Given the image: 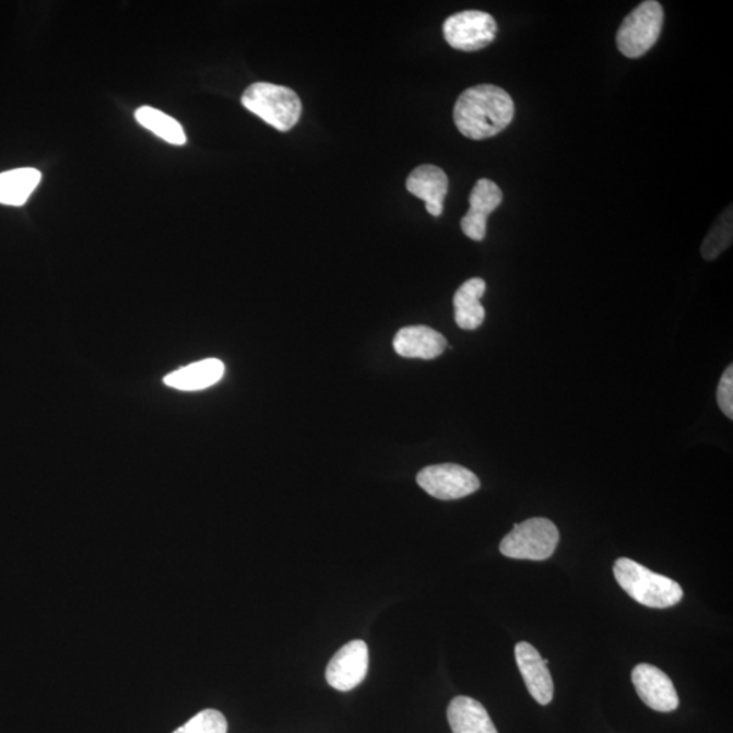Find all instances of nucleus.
Instances as JSON below:
<instances>
[{
	"label": "nucleus",
	"instance_id": "nucleus-7",
	"mask_svg": "<svg viewBox=\"0 0 733 733\" xmlns=\"http://www.w3.org/2000/svg\"><path fill=\"white\" fill-rule=\"evenodd\" d=\"M417 484L439 500H458L480 489L477 475L454 463L434 464L417 474Z\"/></svg>",
	"mask_w": 733,
	"mask_h": 733
},
{
	"label": "nucleus",
	"instance_id": "nucleus-19",
	"mask_svg": "<svg viewBox=\"0 0 733 733\" xmlns=\"http://www.w3.org/2000/svg\"><path fill=\"white\" fill-rule=\"evenodd\" d=\"M732 205L724 211V214L716 221L710 228L707 238H705L701 253L704 260L712 261L730 248L733 238Z\"/></svg>",
	"mask_w": 733,
	"mask_h": 733
},
{
	"label": "nucleus",
	"instance_id": "nucleus-14",
	"mask_svg": "<svg viewBox=\"0 0 733 733\" xmlns=\"http://www.w3.org/2000/svg\"><path fill=\"white\" fill-rule=\"evenodd\" d=\"M447 719L452 733H499L483 705L470 697L452 699Z\"/></svg>",
	"mask_w": 733,
	"mask_h": 733
},
{
	"label": "nucleus",
	"instance_id": "nucleus-11",
	"mask_svg": "<svg viewBox=\"0 0 733 733\" xmlns=\"http://www.w3.org/2000/svg\"><path fill=\"white\" fill-rule=\"evenodd\" d=\"M515 658H517L520 674H522L524 684L531 697L540 705L552 702L554 685L547 663L549 660L542 659L536 649L529 642H519L515 647Z\"/></svg>",
	"mask_w": 733,
	"mask_h": 733
},
{
	"label": "nucleus",
	"instance_id": "nucleus-21",
	"mask_svg": "<svg viewBox=\"0 0 733 733\" xmlns=\"http://www.w3.org/2000/svg\"><path fill=\"white\" fill-rule=\"evenodd\" d=\"M718 404L726 417L733 418V367H726L718 388Z\"/></svg>",
	"mask_w": 733,
	"mask_h": 733
},
{
	"label": "nucleus",
	"instance_id": "nucleus-2",
	"mask_svg": "<svg viewBox=\"0 0 733 733\" xmlns=\"http://www.w3.org/2000/svg\"><path fill=\"white\" fill-rule=\"evenodd\" d=\"M614 576L620 589L646 607H673L684 598V590L676 581L654 574L630 558L615 561Z\"/></svg>",
	"mask_w": 733,
	"mask_h": 733
},
{
	"label": "nucleus",
	"instance_id": "nucleus-13",
	"mask_svg": "<svg viewBox=\"0 0 733 733\" xmlns=\"http://www.w3.org/2000/svg\"><path fill=\"white\" fill-rule=\"evenodd\" d=\"M394 351L402 357L410 359L433 360L447 348L444 334L428 327H407L401 329L394 338Z\"/></svg>",
	"mask_w": 733,
	"mask_h": 733
},
{
	"label": "nucleus",
	"instance_id": "nucleus-3",
	"mask_svg": "<svg viewBox=\"0 0 733 733\" xmlns=\"http://www.w3.org/2000/svg\"><path fill=\"white\" fill-rule=\"evenodd\" d=\"M243 105L277 131L287 132L298 125L302 101L293 88L257 82L246 88Z\"/></svg>",
	"mask_w": 733,
	"mask_h": 733
},
{
	"label": "nucleus",
	"instance_id": "nucleus-9",
	"mask_svg": "<svg viewBox=\"0 0 733 733\" xmlns=\"http://www.w3.org/2000/svg\"><path fill=\"white\" fill-rule=\"evenodd\" d=\"M631 681L647 707L664 713L678 709V694H676L673 681L662 670L652 664H639L631 673Z\"/></svg>",
	"mask_w": 733,
	"mask_h": 733
},
{
	"label": "nucleus",
	"instance_id": "nucleus-6",
	"mask_svg": "<svg viewBox=\"0 0 733 733\" xmlns=\"http://www.w3.org/2000/svg\"><path fill=\"white\" fill-rule=\"evenodd\" d=\"M497 33V24L488 13L478 10L462 11L449 16L444 25V35L449 46L474 52L488 47L494 43Z\"/></svg>",
	"mask_w": 733,
	"mask_h": 733
},
{
	"label": "nucleus",
	"instance_id": "nucleus-8",
	"mask_svg": "<svg viewBox=\"0 0 733 733\" xmlns=\"http://www.w3.org/2000/svg\"><path fill=\"white\" fill-rule=\"evenodd\" d=\"M368 671V647L354 640L334 654L327 669V681L339 691H351L365 681Z\"/></svg>",
	"mask_w": 733,
	"mask_h": 733
},
{
	"label": "nucleus",
	"instance_id": "nucleus-1",
	"mask_svg": "<svg viewBox=\"0 0 733 733\" xmlns=\"http://www.w3.org/2000/svg\"><path fill=\"white\" fill-rule=\"evenodd\" d=\"M515 105L505 88L477 85L468 88L457 99L454 121L463 137L473 140L494 138L511 125Z\"/></svg>",
	"mask_w": 733,
	"mask_h": 733
},
{
	"label": "nucleus",
	"instance_id": "nucleus-18",
	"mask_svg": "<svg viewBox=\"0 0 733 733\" xmlns=\"http://www.w3.org/2000/svg\"><path fill=\"white\" fill-rule=\"evenodd\" d=\"M135 117L140 126L147 128L149 131L164 139L165 142L175 145L187 143V135H185L180 122L165 115L164 111L150 108V106H142L137 110Z\"/></svg>",
	"mask_w": 733,
	"mask_h": 733
},
{
	"label": "nucleus",
	"instance_id": "nucleus-17",
	"mask_svg": "<svg viewBox=\"0 0 733 733\" xmlns=\"http://www.w3.org/2000/svg\"><path fill=\"white\" fill-rule=\"evenodd\" d=\"M42 181V173L33 167H22L0 175V204L24 205Z\"/></svg>",
	"mask_w": 733,
	"mask_h": 733
},
{
	"label": "nucleus",
	"instance_id": "nucleus-10",
	"mask_svg": "<svg viewBox=\"0 0 733 733\" xmlns=\"http://www.w3.org/2000/svg\"><path fill=\"white\" fill-rule=\"evenodd\" d=\"M470 209L462 217L461 227L466 237L483 240L486 235L488 216L501 204L503 192L497 184L481 178L470 193Z\"/></svg>",
	"mask_w": 733,
	"mask_h": 733
},
{
	"label": "nucleus",
	"instance_id": "nucleus-16",
	"mask_svg": "<svg viewBox=\"0 0 733 733\" xmlns=\"http://www.w3.org/2000/svg\"><path fill=\"white\" fill-rule=\"evenodd\" d=\"M486 291L483 279L473 277L463 283L454 295L456 322L463 330H475L485 320V309L481 305Z\"/></svg>",
	"mask_w": 733,
	"mask_h": 733
},
{
	"label": "nucleus",
	"instance_id": "nucleus-12",
	"mask_svg": "<svg viewBox=\"0 0 733 733\" xmlns=\"http://www.w3.org/2000/svg\"><path fill=\"white\" fill-rule=\"evenodd\" d=\"M407 192L425 201L428 214L435 217L444 214L445 198L449 192V177L438 166L416 167L406 180Z\"/></svg>",
	"mask_w": 733,
	"mask_h": 733
},
{
	"label": "nucleus",
	"instance_id": "nucleus-20",
	"mask_svg": "<svg viewBox=\"0 0 733 733\" xmlns=\"http://www.w3.org/2000/svg\"><path fill=\"white\" fill-rule=\"evenodd\" d=\"M227 720L220 710L205 709L173 733H227Z\"/></svg>",
	"mask_w": 733,
	"mask_h": 733
},
{
	"label": "nucleus",
	"instance_id": "nucleus-15",
	"mask_svg": "<svg viewBox=\"0 0 733 733\" xmlns=\"http://www.w3.org/2000/svg\"><path fill=\"white\" fill-rule=\"evenodd\" d=\"M225 375V365L217 359H205L166 375L165 385L182 391H199L216 385Z\"/></svg>",
	"mask_w": 733,
	"mask_h": 733
},
{
	"label": "nucleus",
	"instance_id": "nucleus-5",
	"mask_svg": "<svg viewBox=\"0 0 733 733\" xmlns=\"http://www.w3.org/2000/svg\"><path fill=\"white\" fill-rule=\"evenodd\" d=\"M663 24V5L657 0H647L637 5L617 32L619 52L629 59L641 58L659 40Z\"/></svg>",
	"mask_w": 733,
	"mask_h": 733
},
{
	"label": "nucleus",
	"instance_id": "nucleus-4",
	"mask_svg": "<svg viewBox=\"0 0 733 733\" xmlns=\"http://www.w3.org/2000/svg\"><path fill=\"white\" fill-rule=\"evenodd\" d=\"M558 541V529L552 520L531 518L513 524L511 533L501 541L500 552L509 558L544 561L553 556Z\"/></svg>",
	"mask_w": 733,
	"mask_h": 733
}]
</instances>
